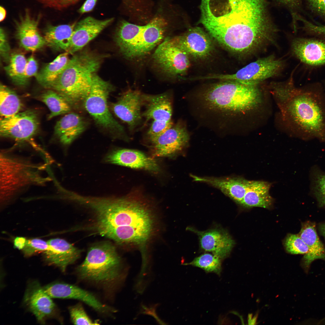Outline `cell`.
Masks as SVG:
<instances>
[{"label": "cell", "instance_id": "cell-30", "mask_svg": "<svg viewBox=\"0 0 325 325\" xmlns=\"http://www.w3.org/2000/svg\"><path fill=\"white\" fill-rule=\"evenodd\" d=\"M68 54V52H65L60 54L38 73L36 77L41 85L50 88L67 64L70 59Z\"/></svg>", "mask_w": 325, "mask_h": 325}, {"label": "cell", "instance_id": "cell-22", "mask_svg": "<svg viewBox=\"0 0 325 325\" xmlns=\"http://www.w3.org/2000/svg\"><path fill=\"white\" fill-rule=\"evenodd\" d=\"M293 55L308 65H325V41L319 39L298 38L291 43Z\"/></svg>", "mask_w": 325, "mask_h": 325}, {"label": "cell", "instance_id": "cell-28", "mask_svg": "<svg viewBox=\"0 0 325 325\" xmlns=\"http://www.w3.org/2000/svg\"><path fill=\"white\" fill-rule=\"evenodd\" d=\"M271 186V184L266 181H249L246 191L240 204L247 208H269L273 201L269 193Z\"/></svg>", "mask_w": 325, "mask_h": 325}, {"label": "cell", "instance_id": "cell-26", "mask_svg": "<svg viewBox=\"0 0 325 325\" xmlns=\"http://www.w3.org/2000/svg\"><path fill=\"white\" fill-rule=\"evenodd\" d=\"M190 176L195 181L206 183L218 188L239 204L245 196L249 182V180L240 177L218 178Z\"/></svg>", "mask_w": 325, "mask_h": 325}, {"label": "cell", "instance_id": "cell-42", "mask_svg": "<svg viewBox=\"0 0 325 325\" xmlns=\"http://www.w3.org/2000/svg\"><path fill=\"white\" fill-rule=\"evenodd\" d=\"M10 47L4 29H0V54L1 56L5 61L8 62L11 55Z\"/></svg>", "mask_w": 325, "mask_h": 325}, {"label": "cell", "instance_id": "cell-50", "mask_svg": "<svg viewBox=\"0 0 325 325\" xmlns=\"http://www.w3.org/2000/svg\"><path fill=\"white\" fill-rule=\"evenodd\" d=\"M323 86L324 89L325 91V82H324Z\"/></svg>", "mask_w": 325, "mask_h": 325}, {"label": "cell", "instance_id": "cell-38", "mask_svg": "<svg viewBox=\"0 0 325 325\" xmlns=\"http://www.w3.org/2000/svg\"><path fill=\"white\" fill-rule=\"evenodd\" d=\"M48 242L39 239L26 240L25 245L22 249L25 255L30 256L38 252H45L48 249Z\"/></svg>", "mask_w": 325, "mask_h": 325}, {"label": "cell", "instance_id": "cell-40", "mask_svg": "<svg viewBox=\"0 0 325 325\" xmlns=\"http://www.w3.org/2000/svg\"><path fill=\"white\" fill-rule=\"evenodd\" d=\"M45 7L62 9L73 5L79 0H39Z\"/></svg>", "mask_w": 325, "mask_h": 325}, {"label": "cell", "instance_id": "cell-20", "mask_svg": "<svg viewBox=\"0 0 325 325\" xmlns=\"http://www.w3.org/2000/svg\"><path fill=\"white\" fill-rule=\"evenodd\" d=\"M189 56L195 58H204L209 54L212 45L208 35L202 29H190L183 35L172 38Z\"/></svg>", "mask_w": 325, "mask_h": 325}, {"label": "cell", "instance_id": "cell-25", "mask_svg": "<svg viewBox=\"0 0 325 325\" xmlns=\"http://www.w3.org/2000/svg\"><path fill=\"white\" fill-rule=\"evenodd\" d=\"M308 246V252L305 255L301 265L306 273L314 260L320 259L325 261V247L318 236L315 223L307 221L302 224L298 234Z\"/></svg>", "mask_w": 325, "mask_h": 325}, {"label": "cell", "instance_id": "cell-23", "mask_svg": "<svg viewBox=\"0 0 325 325\" xmlns=\"http://www.w3.org/2000/svg\"><path fill=\"white\" fill-rule=\"evenodd\" d=\"M47 242L49 248L44 252L45 260L49 263L58 267L63 272L69 265L79 258L82 252L63 239H52Z\"/></svg>", "mask_w": 325, "mask_h": 325}, {"label": "cell", "instance_id": "cell-31", "mask_svg": "<svg viewBox=\"0 0 325 325\" xmlns=\"http://www.w3.org/2000/svg\"><path fill=\"white\" fill-rule=\"evenodd\" d=\"M16 93L5 85L0 86V113L1 118L9 117L19 112L22 107Z\"/></svg>", "mask_w": 325, "mask_h": 325}, {"label": "cell", "instance_id": "cell-19", "mask_svg": "<svg viewBox=\"0 0 325 325\" xmlns=\"http://www.w3.org/2000/svg\"><path fill=\"white\" fill-rule=\"evenodd\" d=\"M39 16L36 18L26 11L16 21V36L20 45L27 51H35L46 44L39 31Z\"/></svg>", "mask_w": 325, "mask_h": 325}, {"label": "cell", "instance_id": "cell-41", "mask_svg": "<svg viewBox=\"0 0 325 325\" xmlns=\"http://www.w3.org/2000/svg\"><path fill=\"white\" fill-rule=\"evenodd\" d=\"M300 19L303 23V28L308 32L317 36L325 37V25L315 24L302 18Z\"/></svg>", "mask_w": 325, "mask_h": 325}, {"label": "cell", "instance_id": "cell-29", "mask_svg": "<svg viewBox=\"0 0 325 325\" xmlns=\"http://www.w3.org/2000/svg\"><path fill=\"white\" fill-rule=\"evenodd\" d=\"M76 23L48 25L43 36L46 44L54 50L68 52Z\"/></svg>", "mask_w": 325, "mask_h": 325}, {"label": "cell", "instance_id": "cell-39", "mask_svg": "<svg viewBox=\"0 0 325 325\" xmlns=\"http://www.w3.org/2000/svg\"><path fill=\"white\" fill-rule=\"evenodd\" d=\"M173 125L172 121L168 122L152 121L147 132L148 141L152 140L162 135Z\"/></svg>", "mask_w": 325, "mask_h": 325}, {"label": "cell", "instance_id": "cell-17", "mask_svg": "<svg viewBox=\"0 0 325 325\" xmlns=\"http://www.w3.org/2000/svg\"><path fill=\"white\" fill-rule=\"evenodd\" d=\"M49 295L39 282L34 281L28 285L24 294L23 301L29 310L40 323L55 313L56 306Z\"/></svg>", "mask_w": 325, "mask_h": 325}, {"label": "cell", "instance_id": "cell-21", "mask_svg": "<svg viewBox=\"0 0 325 325\" xmlns=\"http://www.w3.org/2000/svg\"><path fill=\"white\" fill-rule=\"evenodd\" d=\"M113 20V18L99 20L88 17L76 23L68 53L73 54L79 51Z\"/></svg>", "mask_w": 325, "mask_h": 325}, {"label": "cell", "instance_id": "cell-32", "mask_svg": "<svg viewBox=\"0 0 325 325\" xmlns=\"http://www.w3.org/2000/svg\"><path fill=\"white\" fill-rule=\"evenodd\" d=\"M41 100L46 105L50 113L48 119L66 113L71 110V106L60 94L52 90H48L40 96Z\"/></svg>", "mask_w": 325, "mask_h": 325}, {"label": "cell", "instance_id": "cell-16", "mask_svg": "<svg viewBox=\"0 0 325 325\" xmlns=\"http://www.w3.org/2000/svg\"><path fill=\"white\" fill-rule=\"evenodd\" d=\"M104 161L106 163L143 169L154 173L160 170L156 160L140 151L128 149H118L106 154Z\"/></svg>", "mask_w": 325, "mask_h": 325}, {"label": "cell", "instance_id": "cell-43", "mask_svg": "<svg viewBox=\"0 0 325 325\" xmlns=\"http://www.w3.org/2000/svg\"><path fill=\"white\" fill-rule=\"evenodd\" d=\"M38 68L36 61L33 56H30L27 59L24 73V78L27 82L30 78L36 76L38 73Z\"/></svg>", "mask_w": 325, "mask_h": 325}, {"label": "cell", "instance_id": "cell-34", "mask_svg": "<svg viewBox=\"0 0 325 325\" xmlns=\"http://www.w3.org/2000/svg\"><path fill=\"white\" fill-rule=\"evenodd\" d=\"M221 260L212 253H205L186 264L199 267L207 272H214L219 275L221 271Z\"/></svg>", "mask_w": 325, "mask_h": 325}, {"label": "cell", "instance_id": "cell-10", "mask_svg": "<svg viewBox=\"0 0 325 325\" xmlns=\"http://www.w3.org/2000/svg\"><path fill=\"white\" fill-rule=\"evenodd\" d=\"M283 66V61L273 55L259 58L251 62L232 74L214 75L208 79L232 80L251 85L260 82L277 75Z\"/></svg>", "mask_w": 325, "mask_h": 325}, {"label": "cell", "instance_id": "cell-36", "mask_svg": "<svg viewBox=\"0 0 325 325\" xmlns=\"http://www.w3.org/2000/svg\"><path fill=\"white\" fill-rule=\"evenodd\" d=\"M284 246L286 251L292 254L305 255L308 252V246L298 234H288L284 240Z\"/></svg>", "mask_w": 325, "mask_h": 325}, {"label": "cell", "instance_id": "cell-2", "mask_svg": "<svg viewBox=\"0 0 325 325\" xmlns=\"http://www.w3.org/2000/svg\"><path fill=\"white\" fill-rule=\"evenodd\" d=\"M91 209L95 218L92 229L118 244H143L153 232V215L149 203L141 195L97 197Z\"/></svg>", "mask_w": 325, "mask_h": 325}, {"label": "cell", "instance_id": "cell-33", "mask_svg": "<svg viewBox=\"0 0 325 325\" xmlns=\"http://www.w3.org/2000/svg\"><path fill=\"white\" fill-rule=\"evenodd\" d=\"M27 61L23 54L14 53L11 54L8 64L4 67L12 82L17 85L24 86L28 82L24 76Z\"/></svg>", "mask_w": 325, "mask_h": 325}, {"label": "cell", "instance_id": "cell-14", "mask_svg": "<svg viewBox=\"0 0 325 325\" xmlns=\"http://www.w3.org/2000/svg\"><path fill=\"white\" fill-rule=\"evenodd\" d=\"M52 298L74 299L81 301L98 312L110 315L116 310L102 302L94 294L74 285L63 282H55L43 287Z\"/></svg>", "mask_w": 325, "mask_h": 325}, {"label": "cell", "instance_id": "cell-3", "mask_svg": "<svg viewBox=\"0 0 325 325\" xmlns=\"http://www.w3.org/2000/svg\"><path fill=\"white\" fill-rule=\"evenodd\" d=\"M273 93L284 104L293 131L305 141L325 143V91L319 84L296 88L292 81L273 85Z\"/></svg>", "mask_w": 325, "mask_h": 325}, {"label": "cell", "instance_id": "cell-37", "mask_svg": "<svg viewBox=\"0 0 325 325\" xmlns=\"http://www.w3.org/2000/svg\"><path fill=\"white\" fill-rule=\"evenodd\" d=\"M72 322L76 325H97L98 322L94 321L89 317L82 304L78 303L69 308Z\"/></svg>", "mask_w": 325, "mask_h": 325}, {"label": "cell", "instance_id": "cell-1", "mask_svg": "<svg viewBox=\"0 0 325 325\" xmlns=\"http://www.w3.org/2000/svg\"><path fill=\"white\" fill-rule=\"evenodd\" d=\"M267 5L266 0H207L200 21L219 43L249 55L272 42L277 34Z\"/></svg>", "mask_w": 325, "mask_h": 325}, {"label": "cell", "instance_id": "cell-15", "mask_svg": "<svg viewBox=\"0 0 325 325\" xmlns=\"http://www.w3.org/2000/svg\"><path fill=\"white\" fill-rule=\"evenodd\" d=\"M142 94L138 90L129 89L111 105V109L114 114L128 125L131 131L140 125L142 121Z\"/></svg>", "mask_w": 325, "mask_h": 325}, {"label": "cell", "instance_id": "cell-13", "mask_svg": "<svg viewBox=\"0 0 325 325\" xmlns=\"http://www.w3.org/2000/svg\"><path fill=\"white\" fill-rule=\"evenodd\" d=\"M189 135L185 125L178 122L164 133L149 141L153 157H172L188 144Z\"/></svg>", "mask_w": 325, "mask_h": 325}, {"label": "cell", "instance_id": "cell-45", "mask_svg": "<svg viewBox=\"0 0 325 325\" xmlns=\"http://www.w3.org/2000/svg\"><path fill=\"white\" fill-rule=\"evenodd\" d=\"M98 0H86L79 10L81 14L90 12L94 8Z\"/></svg>", "mask_w": 325, "mask_h": 325}, {"label": "cell", "instance_id": "cell-4", "mask_svg": "<svg viewBox=\"0 0 325 325\" xmlns=\"http://www.w3.org/2000/svg\"><path fill=\"white\" fill-rule=\"evenodd\" d=\"M0 156V198L3 203L31 185H43L52 180L50 175H43L48 167L46 162L36 163L29 156L7 151L1 152Z\"/></svg>", "mask_w": 325, "mask_h": 325}, {"label": "cell", "instance_id": "cell-24", "mask_svg": "<svg viewBox=\"0 0 325 325\" xmlns=\"http://www.w3.org/2000/svg\"><path fill=\"white\" fill-rule=\"evenodd\" d=\"M142 99L143 106L145 108L142 116L146 121H172V97L171 92L154 95L142 93Z\"/></svg>", "mask_w": 325, "mask_h": 325}, {"label": "cell", "instance_id": "cell-48", "mask_svg": "<svg viewBox=\"0 0 325 325\" xmlns=\"http://www.w3.org/2000/svg\"><path fill=\"white\" fill-rule=\"evenodd\" d=\"M0 21H3L5 19L6 15V11L4 8L2 6L0 7Z\"/></svg>", "mask_w": 325, "mask_h": 325}, {"label": "cell", "instance_id": "cell-35", "mask_svg": "<svg viewBox=\"0 0 325 325\" xmlns=\"http://www.w3.org/2000/svg\"><path fill=\"white\" fill-rule=\"evenodd\" d=\"M311 190L320 207H325V172L314 168L311 176Z\"/></svg>", "mask_w": 325, "mask_h": 325}, {"label": "cell", "instance_id": "cell-11", "mask_svg": "<svg viewBox=\"0 0 325 325\" xmlns=\"http://www.w3.org/2000/svg\"><path fill=\"white\" fill-rule=\"evenodd\" d=\"M189 57L172 38H168L157 47L152 57L162 72L174 78L185 73L190 66Z\"/></svg>", "mask_w": 325, "mask_h": 325}, {"label": "cell", "instance_id": "cell-49", "mask_svg": "<svg viewBox=\"0 0 325 325\" xmlns=\"http://www.w3.org/2000/svg\"><path fill=\"white\" fill-rule=\"evenodd\" d=\"M279 2L286 4L291 3L294 0H278Z\"/></svg>", "mask_w": 325, "mask_h": 325}, {"label": "cell", "instance_id": "cell-12", "mask_svg": "<svg viewBox=\"0 0 325 325\" xmlns=\"http://www.w3.org/2000/svg\"><path fill=\"white\" fill-rule=\"evenodd\" d=\"M39 122L36 113L29 110L12 116L1 118V136L19 142L29 140L37 132Z\"/></svg>", "mask_w": 325, "mask_h": 325}, {"label": "cell", "instance_id": "cell-6", "mask_svg": "<svg viewBox=\"0 0 325 325\" xmlns=\"http://www.w3.org/2000/svg\"><path fill=\"white\" fill-rule=\"evenodd\" d=\"M200 97L205 107L227 116L252 110L262 101L257 85L232 80L213 85Z\"/></svg>", "mask_w": 325, "mask_h": 325}, {"label": "cell", "instance_id": "cell-27", "mask_svg": "<svg viewBox=\"0 0 325 325\" xmlns=\"http://www.w3.org/2000/svg\"><path fill=\"white\" fill-rule=\"evenodd\" d=\"M84 120L78 114L68 113L56 123L54 133L60 141L65 145L70 144L82 132L86 127Z\"/></svg>", "mask_w": 325, "mask_h": 325}, {"label": "cell", "instance_id": "cell-8", "mask_svg": "<svg viewBox=\"0 0 325 325\" xmlns=\"http://www.w3.org/2000/svg\"><path fill=\"white\" fill-rule=\"evenodd\" d=\"M121 271L120 258L115 246L108 242L91 246L76 269L80 279L105 290L113 289L116 286L121 277Z\"/></svg>", "mask_w": 325, "mask_h": 325}, {"label": "cell", "instance_id": "cell-9", "mask_svg": "<svg viewBox=\"0 0 325 325\" xmlns=\"http://www.w3.org/2000/svg\"><path fill=\"white\" fill-rule=\"evenodd\" d=\"M113 89L109 82L95 74L89 93L84 101L85 107L97 124L128 141L123 127L114 118L108 108L107 99Z\"/></svg>", "mask_w": 325, "mask_h": 325}, {"label": "cell", "instance_id": "cell-7", "mask_svg": "<svg viewBox=\"0 0 325 325\" xmlns=\"http://www.w3.org/2000/svg\"><path fill=\"white\" fill-rule=\"evenodd\" d=\"M167 26L166 20L159 17L154 18L144 26L122 20L116 30V44L125 58L129 60L142 58L163 40Z\"/></svg>", "mask_w": 325, "mask_h": 325}, {"label": "cell", "instance_id": "cell-18", "mask_svg": "<svg viewBox=\"0 0 325 325\" xmlns=\"http://www.w3.org/2000/svg\"><path fill=\"white\" fill-rule=\"evenodd\" d=\"M187 229L197 235L203 250L212 252L221 259L229 255L235 244L231 236L223 230L215 229L201 231L192 227H188Z\"/></svg>", "mask_w": 325, "mask_h": 325}, {"label": "cell", "instance_id": "cell-44", "mask_svg": "<svg viewBox=\"0 0 325 325\" xmlns=\"http://www.w3.org/2000/svg\"><path fill=\"white\" fill-rule=\"evenodd\" d=\"M311 9L317 14L325 16V0H307Z\"/></svg>", "mask_w": 325, "mask_h": 325}, {"label": "cell", "instance_id": "cell-5", "mask_svg": "<svg viewBox=\"0 0 325 325\" xmlns=\"http://www.w3.org/2000/svg\"><path fill=\"white\" fill-rule=\"evenodd\" d=\"M73 54L50 88L60 94L70 106L84 102L102 60L101 56L89 51Z\"/></svg>", "mask_w": 325, "mask_h": 325}, {"label": "cell", "instance_id": "cell-47", "mask_svg": "<svg viewBox=\"0 0 325 325\" xmlns=\"http://www.w3.org/2000/svg\"><path fill=\"white\" fill-rule=\"evenodd\" d=\"M318 229L320 234L325 239V223L319 224Z\"/></svg>", "mask_w": 325, "mask_h": 325}, {"label": "cell", "instance_id": "cell-46", "mask_svg": "<svg viewBox=\"0 0 325 325\" xmlns=\"http://www.w3.org/2000/svg\"><path fill=\"white\" fill-rule=\"evenodd\" d=\"M26 239L23 237H17L14 241V246L19 249H22L24 247Z\"/></svg>", "mask_w": 325, "mask_h": 325}]
</instances>
